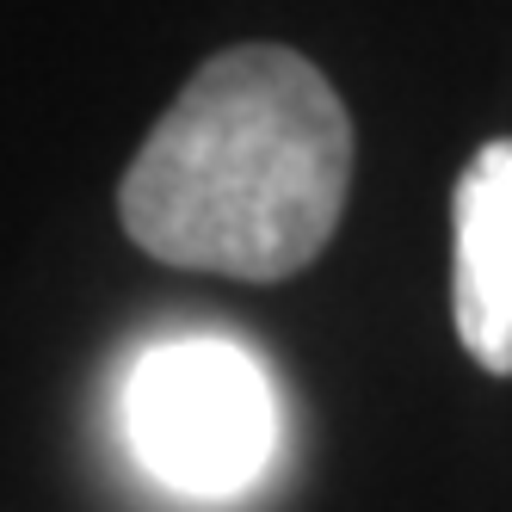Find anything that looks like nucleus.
Returning <instances> with one entry per match:
<instances>
[{
  "label": "nucleus",
  "instance_id": "nucleus-3",
  "mask_svg": "<svg viewBox=\"0 0 512 512\" xmlns=\"http://www.w3.org/2000/svg\"><path fill=\"white\" fill-rule=\"evenodd\" d=\"M451 321L488 377H512V136L482 142L451 192Z\"/></svg>",
  "mask_w": 512,
  "mask_h": 512
},
{
  "label": "nucleus",
  "instance_id": "nucleus-2",
  "mask_svg": "<svg viewBox=\"0 0 512 512\" xmlns=\"http://www.w3.org/2000/svg\"><path fill=\"white\" fill-rule=\"evenodd\" d=\"M124 426L155 482L223 500L266 469L272 389L260 364L229 340H173L136 364Z\"/></svg>",
  "mask_w": 512,
  "mask_h": 512
},
{
  "label": "nucleus",
  "instance_id": "nucleus-1",
  "mask_svg": "<svg viewBox=\"0 0 512 512\" xmlns=\"http://www.w3.org/2000/svg\"><path fill=\"white\" fill-rule=\"evenodd\" d=\"M346 192L352 118L334 81L284 44H235L161 112L118 216L161 266L278 284L321 260Z\"/></svg>",
  "mask_w": 512,
  "mask_h": 512
}]
</instances>
